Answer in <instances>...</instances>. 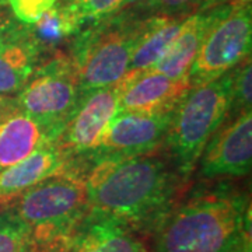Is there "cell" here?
<instances>
[{
  "label": "cell",
  "mask_w": 252,
  "mask_h": 252,
  "mask_svg": "<svg viewBox=\"0 0 252 252\" xmlns=\"http://www.w3.org/2000/svg\"><path fill=\"white\" fill-rule=\"evenodd\" d=\"M187 184L170 158L153 153L95 157L84 177L90 212L149 234L180 200Z\"/></svg>",
  "instance_id": "1"
},
{
  "label": "cell",
  "mask_w": 252,
  "mask_h": 252,
  "mask_svg": "<svg viewBox=\"0 0 252 252\" xmlns=\"http://www.w3.org/2000/svg\"><path fill=\"white\" fill-rule=\"evenodd\" d=\"M250 198L217 182L192 190L170 209L152 234L153 252H231L251 231Z\"/></svg>",
  "instance_id": "2"
},
{
  "label": "cell",
  "mask_w": 252,
  "mask_h": 252,
  "mask_svg": "<svg viewBox=\"0 0 252 252\" xmlns=\"http://www.w3.org/2000/svg\"><path fill=\"white\" fill-rule=\"evenodd\" d=\"M146 23L137 10H121L95 20L77 35L69 58L83 95L125 77Z\"/></svg>",
  "instance_id": "3"
},
{
  "label": "cell",
  "mask_w": 252,
  "mask_h": 252,
  "mask_svg": "<svg viewBox=\"0 0 252 252\" xmlns=\"http://www.w3.org/2000/svg\"><path fill=\"white\" fill-rule=\"evenodd\" d=\"M0 206L27 225L38 252L63 247L89 212L84 177L69 167Z\"/></svg>",
  "instance_id": "4"
},
{
  "label": "cell",
  "mask_w": 252,
  "mask_h": 252,
  "mask_svg": "<svg viewBox=\"0 0 252 252\" xmlns=\"http://www.w3.org/2000/svg\"><path fill=\"white\" fill-rule=\"evenodd\" d=\"M231 105V70L216 80L190 87L172 112L165 143L170 160L188 180L207 142L224 124Z\"/></svg>",
  "instance_id": "5"
},
{
  "label": "cell",
  "mask_w": 252,
  "mask_h": 252,
  "mask_svg": "<svg viewBox=\"0 0 252 252\" xmlns=\"http://www.w3.org/2000/svg\"><path fill=\"white\" fill-rule=\"evenodd\" d=\"M251 0H235L207 31L198 56L188 74L190 87H196L233 70L251 56Z\"/></svg>",
  "instance_id": "6"
},
{
  "label": "cell",
  "mask_w": 252,
  "mask_h": 252,
  "mask_svg": "<svg viewBox=\"0 0 252 252\" xmlns=\"http://www.w3.org/2000/svg\"><path fill=\"white\" fill-rule=\"evenodd\" d=\"M81 97L70 58L56 55L52 61L36 69L14 98L20 111L63 127L77 108Z\"/></svg>",
  "instance_id": "7"
},
{
  "label": "cell",
  "mask_w": 252,
  "mask_h": 252,
  "mask_svg": "<svg viewBox=\"0 0 252 252\" xmlns=\"http://www.w3.org/2000/svg\"><path fill=\"white\" fill-rule=\"evenodd\" d=\"M198 164L199 175L205 181L248 175L252 167V111L230 117L220 126L207 142Z\"/></svg>",
  "instance_id": "8"
},
{
  "label": "cell",
  "mask_w": 252,
  "mask_h": 252,
  "mask_svg": "<svg viewBox=\"0 0 252 252\" xmlns=\"http://www.w3.org/2000/svg\"><path fill=\"white\" fill-rule=\"evenodd\" d=\"M122 89L121 80L114 86L86 93L62 127L56 146L73 157L95 150L111 119L119 112Z\"/></svg>",
  "instance_id": "9"
},
{
  "label": "cell",
  "mask_w": 252,
  "mask_h": 252,
  "mask_svg": "<svg viewBox=\"0 0 252 252\" xmlns=\"http://www.w3.org/2000/svg\"><path fill=\"white\" fill-rule=\"evenodd\" d=\"M172 112L119 111L99 139L93 157H132L152 153L165 139Z\"/></svg>",
  "instance_id": "10"
},
{
  "label": "cell",
  "mask_w": 252,
  "mask_h": 252,
  "mask_svg": "<svg viewBox=\"0 0 252 252\" xmlns=\"http://www.w3.org/2000/svg\"><path fill=\"white\" fill-rule=\"evenodd\" d=\"M63 252H150L132 227L101 213L87 212Z\"/></svg>",
  "instance_id": "11"
},
{
  "label": "cell",
  "mask_w": 252,
  "mask_h": 252,
  "mask_svg": "<svg viewBox=\"0 0 252 252\" xmlns=\"http://www.w3.org/2000/svg\"><path fill=\"white\" fill-rule=\"evenodd\" d=\"M62 127L46 124L18 108L0 118V170L23 161L56 142Z\"/></svg>",
  "instance_id": "12"
},
{
  "label": "cell",
  "mask_w": 252,
  "mask_h": 252,
  "mask_svg": "<svg viewBox=\"0 0 252 252\" xmlns=\"http://www.w3.org/2000/svg\"><path fill=\"white\" fill-rule=\"evenodd\" d=\"M119 111L167 112L174 111L190 89L188 79H171L147 70L132 79H122Z\"/></svg>",
  "instance_id": "13"
},
{
  "label": "cell",
  "mask_w": 252,
  "mask_h": 252,
  "mask_svg": "<svg viewBox=\"0 0 252 252\" xmlns=\"http://www.w3.org/2000/svg\"><path fill=\"white\" fill-rule=\"evenodd\" d=\"M74 157L56 143H49L23 161L0 170V205H4L27 189L72 167Z\"/></svg>",
  "instance_id": "14"
},
{
  "label": "cell",
  "mask_w": 252,
  "mask_h": 252,
  "mask_svg": "<svg viewBox=\"0 0 252 252\" xmlns=\"http://www.w3.org/2000/svg\"><path fill=\"white\" fill-rule=\"evenodd\" d=\"M228 4L230 3L206 11H196L185 18L167 54L150 70L171 79H188L189 70L198 56L205 35L213 23L224 13Z\"/></svg>",
  "instance_id": "15"
},
{
  "label": "cell",
  "mask_w": 252,
  "mask_h": 252,
  "mask_svg": "<svg viewBox=\"0 0 252 252\" xmlns=\"http://www.w3.org/2000/svg\"><path fill=\"white\" fill-rule=\"evenodd\" d=\"M44 49L34 39L31 30L0 48V95L16 97L39 67Z\"/></svg>",
  "instance_id": "16"
},
{
  "label": "cell",
  "mask_w": 252,
  "mask_h": 252,
  "mask_svg": "<svg viewBox=\"0 0 252 252\" xmlns=\"http://www.w3.org/2000/svg\"><path fill=\"white\" fill-rule=\"evenodd\" d=\"M189 17V16H188ZM185 16H150L124 79H132L153 67L167 54L180 32Z\"/></svg>",
  "instance_id": "17"
},
{
  "label": "cell",
  "mask_w": 252,
  "mask_h": 252,
  "mask_svg": "<svg viewBox=\"0 0 252 252\" xmlns=\"http://www.w3.org/2000/svg\"><path fill=\"white\" fill-rule=\"evenodd\" d=\"M30 30L39 46L45 49L46 46L56 45V42L62 38L77 32L80 28L77 27L67 10L61 4L46 11L35 24L30 27Z\"/></svg>",
  "instance_id": "18"
},
{
  "label": "cell",
  "mask_w": 252,
  "mask_h": 252,
  "mask_svg": "<svg viewBox=\"0 0 252 252\" xmlns=\"http://www.w3.org/2000/svg\"><path fill=\"white\" fill-rule=\"evenodd\" d=\"M0 252H38L28 227L0 206Z\"/></svg>",
  "instance_id": "19"
},
{
  "label": "cell",
  "mask_w": 252,
  "mask_h": 252,
  "mask_svg": "<svg viewBox=\"0 0 252 252\" xmlns=\"http://www.w3.org/2000/svg\"><path fill=\"white\" fill-rule=\"evenodd\" d=\"M136 1L137 0H63L62 6L80 28L89 21L115 14Z\"/></svg>",
  "instance_id": "20"
},
{
  "label": "cell",
  "mask_w": 252,
  "mask_h": 252,
  "mask_svg": "<svg viewBox=\"0 0 252 252\" xmlns=\"http://www.w3.org/2000/svg\"><path fill=\"white\" fill-rule=\"evenodd\" d=\"M247 111H252L251 56L231 70V105L227 118Z\"/></svg>",
  "instance_id": "21"
},
{
  "label": "cell",
  "mask_w": 252,
  "mask_h": 252,
  "mask_svg": "<svg viewBox=\"0 0 252 252\" xmlns=\"http://www.w3.org/2000/svg\"><path fill=\"white\" fill-rule=\"evenodd\" d=\"M202 0H137L135 10L150 16H185L196 13Z\"/></svg>",
  "instance_id": "22"
},
{
  "label": "cell",
  "mask_w": 252,
  "mask_h": 252,
  "mask_svg": "<svg viewBox=\"0 0 252 252\" xmlns=\"http://www.w3.org/2000/svg\"><path fill=\"white\" fill-rule=\"evenodd\" d=\"M14 16L21 23L32 26L46 11L56 6L58 0H7Z\"/></svg>",
  "instance_id": "23"
},
{
  "label": "cell",
  "mask_w": 252,
  "mask_h": 252,
  "mask_svg": "<svg viewBox=\"0 0 252 252\" xmlns=\"http://www.w3.org/2000/svg\"><path fill=\"white\" fill-rule=\"evenodd\" d=\"M27 27L20 26L16 21L9 20V18H0V48L6 45L7 42L16 39L21 35Z\"/></svg>",
  "instance_id": "24"
},
{
  "label": "cell",
  "mask_w": 252,
  "mask_h": 252,
  "mask_svg": "<svg viewBox=\"0 0 252 252\" xmlns=\"http://www.w3.org/2000/svg\"><path fill=\"white\" fill-rule=\"evenodd\" d=\"M231 252H252V245H251V231L245 233L241 237V240L237 243L233 251Z\"/></svg>",
  "instance_id": "25"
},
{
  "label": "cell",
  "mask_w": 252,
  "mask_h": 252,
  "mask_svg": "<svg viewBox=\"0 0 252 252\" xmlns=\"http://www.w3.org/2000/svg\"><path fill=\"white\" fill-rule=\"evenodd\" d=\"M16 108H17V107H16V98H14V97H4V95H0V118Z\"/></svg>",
  "instance_id": "26"
},
{
  "label": "cell",
  "mask_w": 252,
  "mask_h": 252,
  "mask_svg": "<svg viewBox=\"0 0 252 252\" xmlns=\"http://www.w3.org/2000/svg\"><path fill=\"white\" fill-rule=\"evenodd\" d=\"M231 1H234V0H202L199 4L198 11H206V10L215 9V7L223 6V4L231 3Z\"/></svg>",
  "instance_id": "27"
},
{
  "label": "cell",
  "mask_w": 252,
  "mask_h": 252,
  "mask_svg": "<svg viewBox=\"0 0 252 252\" xmlns=\"http://www.w3.org/2000/svg\"><path fill=\"white\" fill-rule=\"evenodd\" d=\"M61 248H62V247H58V248H54V250H49V251H45V252H59L61 251Z\"/></svg>",
  "instance_id": "28"
},
{
  "label": "cell",
  "mask_w": 252,
  "mask_h": 252,
  "mask_svg": "<svg viewBox=\"0 0 252 252\" xmlns=\"http://www.w3.org/2000/svg\"><path fill=\"white\" fill-rule=\"evenodd\" d=\"M7 0H0V4H3V3H6Z\"/></svg>",
  "instance_id": "29"
},
{
  "label": "cell",
  "mask_w": 252,
  "mask_h": 252,
  "mask_svg": "<svg viewBox=\"0 0 252 252\" xmlns=\"http://www.w3.org/2000/svg\"><path fill=\"white\" fill-rule=\"evenodd\" d=\"M59 252H63V247H62V248H61V251H59Z\"/></svg>",
  "instance_id": "30"
}]
</instances>
